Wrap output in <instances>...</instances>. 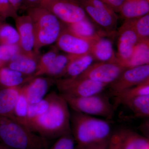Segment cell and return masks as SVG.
I'll use <instances>...</instances> for the list:
<instances>
[{
	"label": "cell",
	"mask_w": 149,
	"mask_h": 149,
	"mask_svg": "<svg viewBox=\"0 0 149 149\" xmlns=\"http://www.w3.org/2000/svg\"><path fill=\"white\" fill-rule=\"evenodd\" d=\"M109 140L76 149H108Z\"/></svg>",
	"instance_id": "cell-38"
},
{
	"label": "cell",
	"mask_w": 149,
	"mask_h": 149,
	"mask_svg": "<svg viewBox=\"0 0 149 149\" xmlns=\"http://www.w3.org/2000/svg\"><path fill=\"white\" fill-rule=\"evenodd\" d=\"M59 51L56 46H54L46 53L40 56L37 70L34 74V77L44 76L46 70L59 54Z\"/></svg>",
	"instance_id": "cell-30"
},
{
	"label": "cell",
	"mask_w": 149,
	"mask_h": 149,
	"mask_svg": "<svg viewBox=\"0 0 149 149\" xmlns=\"http://www.w3.org/2000/svg\"><path fill=\"white\" fill-rule=\"evenodd\" d=\"M21 88H0V116L12 119L14 109Z\"/></svg>",
	"instance_id": "cell-17"
},
{
	"label": "cell",
	"mask_w": 149,
	"mask_h": 149,
	"mask_svg": "<svg viewBox=\"0 0 149 149\" xmlns=\"http://www.w3.org/2000/svg\"><path fill=\"white\" fill-rule=\"evenodd\" d=\"M50 149H76V144L72 134L59 137Z\"/></svg>",
	"instance_id": "cell-33"
},
{
	"label": "cell",
	"mask_w": 149,
	"mask_h": 149,
	"mask_svg": "<svg viewBox=\"0 0 149 149\" xmlns=\"http://www.w3.org/2000/svg\"><path fill=\"white\" fill-rule=\"evenodd\" d=\"M14 19L20 38L19 46L21 53L30 57L40 56L34 52L35 34L31 17L28 15H18Z\"/></svg>",
	"instance_id": "cell-12"
},
{
	"label": "cell",
	"mask_w": 149,
	"mask_h": 149,
	"mask_svg": "<svg viewBox=\"0 0 149 149\" xmlns=\"http://www.w3.org/2000/svg\"><path fill=\"white\" fill-rule=\"evenodd\" d=\"M70 121L77 148L108 141L111 137V125L108 120L72 110Z\"/></svg>",
	"instance_id": "cell-2"
},
{
	"label": "cell",
	"mask_w": 149,
	"mask_h": 149,
	"mask_svg": "<svg viewBox=\"0 0 149 149\" xmlns=\"http://www.w3.org/2000/svg\"><path fill=\"white\" fill-rule=\"evenodd\" d=\"M40 57H30L20 53L15 56L6 66L22 74L34 76L37 70Z\"/></svg>",
	"instance_id": "cell-19"
},
{
	"label": "cell",
	"mask_w": 149,
	"mask_h": 149,
	"mask_svg": "<svg viewBox=\"0 0 149 149\" xmlns=\"http://www.w3.org/2000/svg\"><path fill=\"white\" fill-rule=\"evenodd\" d=\"M15 9L18 11L20 9L24 0H9Z\"/></svg>",
	"instance_id": "cell-39"
},
{
	"label": "cell",
	"mask_w": 149,
	"mask_h": 149,
	"mask_svg": "<svg viewBox=\"0 0 149 149\" xmlns=\"http://www.w3.org/2000/svg\"><path fill=\"white\" fill-rule=\"evenodd\" d=\"M20 38L17 29L3 22L0 25V45H18Z\"/></svg>",
	"instance_id": "cell-29"
},
{
	"label": "cell",
	"mask_w": 149,
	"mask_h": 149,
	"mask_svg": "<svg viewBox=\"0 0 149 149\" xmlns=\"http://www.w3.org/2000/svg\"><path fill=\"white\" fill-rule=\"evenodd\" d=\"M133 19L139 42L149 40V13Z\"/></svg>",
	"instance_id": "cell-31"
},
{
	"label": "cell",
	"mask_w": 149,
	"mask_h": 149,
	"mask_svg": "<svg viewBox=\"0 0 149 149\" xmlns=\"http://www.w3.org/2000/svg\"><path fill=\"white\" fill-rule=\"evenodd\" d=\"M149 80L134 87L124 90L114 96L115 97L114 109L123 102L140 96L149 95Z\"/></svg>",
	"instance_id": "cell-25"
},
{
	"label": "cell",
	"mask_w": 149,
	"mask_h": 149,
	"mask_svg": "<svg viewBox=\"0 0 149 149\" xmlns=\"http://www.w3.org/2000/svg\"><path fill=\"white\" fill-rule=\"evenodd\" d=\"M22 74L7 66L0 68V88L21 87L34 77Z\"/></svg>",
	"instance_id": "cell-18"
},
{
	"label": "cell",
	"mask_w": 149,
	"mask_h": 149,
	"mask_svg": "<svg viewBox=\"0 0 149 149\" xmlns=\"http://www.w3.org/2000/svg\"><path fill=\"white\" fill-rule=\"evenodd\" d=\"M38 6L50 12L65 24L78 22L88 16L78 0H42Z\"/></svg>",
	"instance_id": "cell-7"
},
{
	"label": "cell",
	"mask_w": 149,
	"mask_h": 149,
	"mask_svg": "<svg viewBox=\"0 0 149 149\" xmlns=\"http://www.w3.org/2000/svg\"><path fill=\"white\" fill-rule=\"evenodd\" d=\"M101 37L91 42L90 53L97 62H118L111 40Z\"/></svg>",
	"instance_id": "cell-16"
},
{
	"label": "cell",
	"mask_w": 149,
	"mask_h": 149,
	"mask_svg": "<svg viewBox=\"0 0 149 149\" xmlns=\"http://www.w3.org/2000/svg\"><path fill=\"white\" fill-rule=\"evenodd\" d=\"M61 95L72 110L92 116H101L108 120H111L114 116V106L108 97L102 93L85 97Z\"/></svg>",
	"instance_id": "cell-5"
},
{
	"label": "cell",
	"mask_w": 149,
	"mask_h": 149,
	"mask_svg": "<svg viewBox=\"0 0 149 149\" xmlns=\"http://www.w3.org/2000/svg\"><path fill=\"white\" fill-rule=\"evenodd\" d=\"M95 61V59L91 53L79 56L70 63L61 78L78 77L89 68Z\"/></svg>",
	"instance_id": "cell-22"
},
{
	"label": "cell",
	"mask_w": 149,
	"mask_h": 149,
	"mask_svg": "<svg viewBox=\"0 0 149 149\" xmlns=\"http://www.w3.org/2000/svg\"><path fill=\"white\" fill-rule=\"evenodd\" d=\"M4 149H8V148H6V147H5Z\"/></svg>",
	"instance_id": "cell-42"
},
{
	"label": "cell",
	"mask_w": 149,
	"mask_h": 149,
	"mask_svg": "<svg viewBox=\"0 0 149 149\" xmlns=\"http://www.w3.org/2000/svg\"><path fill=\"white\" fill-rule=\"evenodd\" d=\"M55 85L61 95L85 97L103 93L108 85L79 77L56 79Z\"/></svg>",
	"instance_id": "cell-8"
},
{
	"label": "cell",
	"mask_w": 149,
	"mask_h": 149,
	"mask_svg": "<svg viewBox=\"0 0 149 149\" xmlns=\"http://www.w3.org/2000/svg\"><path fill=\"white\" fill-rule=\"evenodd\" d=\"M47 139L9 118L0 116V143L9 149H47Z\"/></svg>",
	"instance_id": "cell-3"
},
{
	"label": "cell",
	"mask_w": 149,
	"mask_h": 149,
	"mask_svg": "<svg viewBox=\"0 0 149 149\" xmlns=\"http://www.w3.org/2000/svg\"><path fill=\"white\" fill-rule=\"evenodd\" d=\"M42 0H24L20 10H27L28 9L38 6Z\"/></svg>",
	"instance_id": "cell-37"
},
{
	"label": "cell",
	"mask_w": 149,
	"mask_h": 149,
	"mask_svg": "<svg viewBox=\"0 0 149 149\" xmlns=\"http://www.w3.org/2000/svg\"><path fill=\"white\" fill-rule=\"evenodd\" d=\"M4 21V20H3L1 18H0V25Z\"/></svg>",
	"instance_id": "cell-41"
},
{
	"label": "cell",
	"mask_w": 149,
	"mask_h": 149,
	"mask_svg": "<svg viewBox=\"0 0 149 149\" xmlns=\"http://www.w3.org/2000/svg\"><path fill=\"white\" fill-rule=\"evenodd\" d=\"M56 46L65 53L83 55L90 53L91 42L69 32L65 25L64 29L56 42Z\"/></svg>",
	"instance_id": "cell-13"
},
{
	"label": "cell",
	"mask_w": 149,
	"mask_h": 149,
	"mask_svg": "<svg viewBox=\"0 0 149 149\" xmlns=\"http://www.w3.org/2000/svg\"><path fill=\"white\" fill-rule=\"evenodd\" d=\"M20 53L21 50L18 45H0V60L6 63V65Z\"/></svg>",
	"instance_id": "cell-32"
},
{
	"label": "cell",
	"mask_w": 149,
	"mask_h": 149,
	"mask_svg": "<svg viewBox=\"0 0 149 149\" xmlns=\"http://www.w3.org/2000/svg\"><path fill=\"white\" fill-rule=\"evenodd\" d=\"M65 25L69 32L91 42L101 37L109 36L102 29H97L88 17L78 22Z\"/></svg>",
	"instance_id": "cell-15"
},
{
	"label": "cell",
	"mask_w": 149,
	"mask_h": 149,
	"mask_svg": "<svg viewBox=\"0 0 149 149\" xmlns=\"http://www.w3.org/2000/svg\"><path fill=\"white\" fill-rule=\"evenodd\" d=\"M120 149H149V139L129 129L118 132Z\"/></svg>",
	"instance_id": "cell-20"
},
{
	"label": "cell",
	"mask_w": 149,
	"mask_h": 149,
	"mask_svg": "<svg viewBox=\"0 0 149 149\" xmlns=\"http://www.w3.org/2000/svg\"><path fill=\"white\" fill-rule=\"evenodd\" d=\"M117 33L118 40L116 58L118 62L124 67L139 42L133 25V19H125Z\"/></svg>",
	"instance_id": "cell-9"
},
{
	"label": "cell",
	"mask_w": 149,
	"mask_h": 149,
	"mask_svg": "<svg viewBox=\"0 0 149 149\" xmlns=\"http://www.w3.org/2000/svg\"><path fill=\"white\" fill-rule=\"evenodd\" d=\"M125 69L118 62H97L77 77L87 78L109 86Z\"/></svg>",
	"instance_id": "cell-10"
},
{
	"label": "cell",
	"mask_w": 149,
	"mask_h": 149,
	"mask_svg": "<svg viewBox=\"0 0 149 149\" xmlns=\"http://www.w3.org/2000/svg\"><path fill=\"white\" fill-rule=\"evenodd\" d=\"M121 104L128 107L136 117H149V95L130 99L123 102Z\"/></svg>",
	"instance_id": "cell-26"
},
{
	"label": "cell",
	"mask_w": 149,
	"mask_h": 149,
	"mask_svg": "<svg viewBox=\"0 0 149 149\" xmlns=\"http://www.w3.org/2000/svg\"><path fill=\"white\" fill-rule=\"evenodd\" d=\"M108 149H120V138L118 133L111 135Z\"/></svg>",
	"instance_id": "cell-36"
},
{
	"label": "cell",
	"mask_w": 149,
	"mask_h": 149,
	"mask_svg": "<svg viewBox=\"0 0 149 149\" xmlns=\"http://www.w3.org/2000/svg\"><path fill=\"white\" fill-rule=\"evenodd\" d=\"M5 147L0 143V149H4Z\"/></svg>",
	"instance_id": "cell-40"
},
{
	"label": "cell",
	"mask_w": 149,
	"mask_h": 149,
	"mask_svg": "<svg viewBox=\"0 0 149 149\" xmlns=\"http://www.w3.org/2000/svg\"><path fill=\"white\" fill-rule=\"evenodd\" d=\"M28 104L25 94L21 88L19 97L14 109L12 119L29 128L27 114Z\"/></svg>",
	"instance_id": "cell-27"
},
{
	"label": "cell",
	"mask_w": 149,
	"mask_h": 149,
	"mask_svg": "<svg viewBox=\"0 0 149 149\" xmlns=\"http://www.w3.org/2000/svg\"><path fill=\"white\" fill-rule=\"evenodd\" d=\"M32 19L34 34V52L40 55L43 47L56 43L65 27V24L45 9L40 6L26 10Z\"/></svg>",
	"instance_id": "cell-4"
},
{
	"label": "cell",
	"mask_w": 149,
	"mask_h": 149,
	"mask_svg": "<svg viewBox=\"0 0 149 149\" xmlns=\"http://www.w3.org/2000/svg\"><path fill=\"white\" fill-rule=\"evenodd\" d=\"M147 1H148V2H149V0H147Z\"/></svg>",
	"instance_id": "cell-43"
},
{
	"label": "cell",
	"mask_w": 149,
	"mask_h": 149,
	"mask_svg": "<svg viewBox=\"0 0 149 149\" xmlns=\"http://www.w3.org/2000/svg\"><path fill=\"white\" fill-rule=\"evenodd\" d=\"M147 64H149V40L140 41L124 67L132 68Z\"/></svg>",
	"instance_id": "cell-24"
},
{
	"label": "cell",
	"mask_w": 149,
	"mask_h": 149,
	"mask_svg": "<svg viewBox=\"0 0 149 149\" xmlns=\"http://www.w3.org/2000/svg\"><path fill=\"white\" fill-rule=\"evenodd\" d=\"M149 80V64L125 69L117 79L109 85L113 96L128 88Z\"/></svg>",
	"instance_id": "cell-11"
},
{
	"label": "cell",
	"mask_w": 149,
	"mask_h": 149,
	"mask_svg": "<svg viewBox=\"0 0 149 149\" xmlns=\"http://www.w3.org/2000/svg\"><path fill=\"white\" fill-rule=\"evenodd\" d=\"M56 93L55 91H52L40 101L36 103L28 104L27 112L28 123L30 120L47 110L53 101Z\"/></svg>",
	"instance_id": "cell-28"
},
{
	"label": "cell",
	"mask_w": 149,
	"mask_h": 149,
	"mask_svg": "<svg viewBox=\"0 0 149 149\" xmlns=\"http://www.w3.org/2000/svg\"><path fill=\"white\" fill-rule=\"evenodd\" d=\"M70 111L64 98L56 93L47 111L30 120L29 128L32 131L47 139H56L71 134Z\"/></svg>",
	"instance_id": "cell-1"
},
{
	"label": "cell",
	"mask_w": 149,
	"mask_h": 149,
	"mask_svg": "<svg viewBox=\"0 0 149 149\" xmlns=\"http://www.w3.org/2000/svg\"><path fill=\"white\" fill-rule=\"evenodd\" d=\"M85 12L96 24L108 34L113 36L116 32L117 13L100 0H78Z\"/></svg>",
	"instance_id": "cell-6"
},
{
	"label": "cell",
	"mask_w": 149,
	"mask_h": 149,
	"mask_svg": "<svg viewBox=\"0 0 149 149\" xmlns=\"http://www.w3.org/2000/svg\"><path fill=\"white\" fill-rule=\"evenodd\" d=\"M55 81L56 79L52 77L37 76L22 86V89L28 103H36L44 99L51 87L55 85Z\"/></svg>",
	"instance_id": "cell-14"
},
{
	"label": "cell",
	"mask_w": 149,
	"mask_h": 149,
	"mask_svg": "<svg viewBox=\"0 0 149 149\" xmlns=\"http://www.w3.org/2000/svg\"><path fill=\"white\" fill-rule=\"evenodd\" d=\"M17 16V12L9 0H0V18L4 20L8 17L15 19Z\"/></svg>",
	"instance_id": "cell-34"
},
{
	"label": "cell",
	"mask_w": 149,
	"mask_h": 149,
	"mask_svg": "<svg viewBox=\"0 0 149 149\" xmlns=\"http://www.w3.org/2000/svg\"><path fill=\"white\" fill-rule=\"evenodd\" d=\"M119 13L124 20L143 16L149 13V2L147 0H124Z\"/></svg>",
	"instance_id": "cell-21"
},
{
	"label": "cell",
	"mask_w": 149,
	"mask_h": 149,
	"mask_svg": "<svg viewBox=\"0 0 149 149\" xmlns=\"http://www.w3.org/2000/svg\"><path fill=\"white\" fill-rule=\"evenodd\" d=\"M78 56L66 53L59 54L44 75L55 79L61 78L70 63Z\"/></svg>",
	"instance_id": "cell-23"
},
{
	"label": "cell",
	"mask_w": 149,
	"mask_h": 149,
	"mask_svg": "<svg viewBox=\"0 0 149 149\" xmlns=\"http://www.w3.org/2000/svg\"><path fill=\"white\" fill-rule=\"evenodd\" d=\"M111 8L116 13H119L124 0H100Z\"/></svg>",
	"instance_id": "cell-35"
}]
</instances>
